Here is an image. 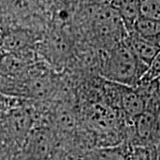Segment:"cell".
Returning a JSON list of instances; mask_svg holds the SVG:
<instances>
[{"mask_svg":"<svg viewBox=\"0 0 160 160\" xmlns=\"http://www.w3.org/2000/svg\"><path fill=\"white\" fill-rule=\"evenodd\" d=\"M147 69L122 41L104 52L100 73L108 82L137 87Z\"/></svg>","mask_w":160,"mask_h":160,"instance_id":"6da1fadb","label":"cell"},{"mask_svg":"<svg viewBox=\"0 0 160 160\" xmlns=\"http://www.w3.org/2000/svg\"><path fill=\"white\" fill-rule=\"evenodd\" d=\"M114 84V83H113ZM117 107L128 122L132 123L147 109L148 101L139 87H129L114 84Z\"/></svg>","mask_w":160,"mask_h":160,"instance_id":"7a4b0ae2","label":"cell"},{"mask_svg":"<svg viewBox=\"0 0 160 160\" xmlns=\"http://www.w3.org/2000/svg\"><path fill=\"white\" fill-rule=\"evenodd\" d=\"M124 42L138 60L147 68H149L160 51V43L158 41L144 38L132 31L127 33Z\"/></svg>","mask_w":160,"mask_h":160,"instance_id":"3957f363","label":"cell"},{"mask_svg":"<svg viewBox=\"0 0 160 160\" xmlns=\"http://www.w3.org/2000/svg\"><path fill=\"white\" fill-rule=\"evenodd\" d=\"M38 6V0H0V17L16 22L32 15Z\"/></svg>","mask_w":160,"mask_h":160,"instance_id":"277c9868","label":"cell"},{"mask_svg":"<svg viewBox=\"0 0 160 160\" xmlns=\"http://www.w3.org/2000/svg\"><path fill=\"white\" fill-rule=\"evenodd\" d=\"M142 0H112L109 6L121 18L127 33L138 18L140 17V6Z\"/></svg>","mask_w":160,"mask_h":160,"instance_id":"5b68a950","label":"cell"},{"mask_svg":"<svg viewBox=\"0 0 160 160\" xmlns=\"http://www.w3.org/2000/svg\"><path fill=\"white\" fill-rule=\"evenodd\" d=\"M88 160H130V147L126 143L98 147L88 152Z\"/></svg>","mask_w":160,"mask_h":160,"instance_id":"8992f818","label":"cell"},{"mask_svg":"<svg viewBox=\"0 0 160 160\" xmlns=\"http://www.w3.org/2000/svg\"><path fill=\"white\" fill-rule=\"evenodd\" d=\"M46 52L48 53L49 59L57 62L59 60H64L68 56L69 46L68 41L64 37L58 33H53L49 36L46 41Z\"/></svg>","mask_w":160,"mask_h":160,"instance_id":"52a82bcc","label":"cell"},{"mask_svg":"<svg viewBox=\"0 0 160 160\" xmlns=\"http://www.w3.org/2000/svg\"><path fill=\"white\" fill-rule=\"evenodd\" d=\"M131 31L144 38L155 40L160 43V22H158L140 16L133 24Z\"/></svg>","mask_w":160,"mask_h":160,"instance_id":"ba28073f","label":"cell"},{"mask_svg":"<svg viewBox=\"0 0 160 160\" xmlns=\"http://www.w3.org/2000/svg\"><path fill=\"white\" fill-rule=\"evenodd\" d=\"M0 93L13 96H27L25 86L22 81L6 76L0 71Z\"/></svg>","mask_w":160,"mask_h":160,"instance_id":"9c48e42d","label":"cell"},{"mask_svg":"<svg viewBox=\"0 0 160 160\" xmlns=\"http://www.w3.org/2000/svg\"><path fill=\"white\" fill-rule=\"evenodd\" d=\"M140 16L160 22V0H142Z\"/></svg>","mask_w":160,"mask_h":160,"instance_id":"30bf717a","label":"cell"},{"mask_svg":"<svg viewBox=\"0 0 160 160\" xmlns=\"http://www.w3.org/2000/svg\"><path fill=\"white\" fill-rule=\"evenodd\" d=\"M157 152L158 149L155 147L132 146L130 147V160H157Z\"/></svg>","mask_w":160,"mask_h":160,"instance_id":"8fae6325","label":"cell"},{"mask_svg":"<svg viewBox=\"0 0 160 160\" xmlns=\"http://www.w3.org/2000/svg\"><path fill=\"white\" fill-rule=\"evenodd\" d=\"M160 76V51L157 54V56L154 58L152 62L150 63L149 68L147 69L146 73L143 76L142 79L141 81V84H147L150 83L153 80H155L157 78Z\"/></svg>","mask_w":160,"mask_h":160,"instance_id":"7c38bea8","label":"cell"},{"mask_svg":"<svg viewBox=\"0 0 160 160\" xmlns=\"http://www.w3.org/2000/svg\"><path fill=\"white\" fill-rule=\"evenodd\" d=\"M155 124L157 134V149L160 148V102L155 109Z\"/></svg>","mask_w":160,"mask_h":160,"instance_id":"4fadbf2b","label":"cell"},{"mask_svg":"<svg viewBox=\"0 0 160 160\" xmlns=\"http://www.w3.org/2000/svg\"><path fill=\"white\" fill-rule=\"evenodd\" d=\"M87 1L92 6L102 7V6H109L112 0H87Z\"/></svg>","mask_w":160,"mask_h":160,"instance_id":"5bb4252c","label":"cell"},{"mask_svg":"<svg viewBox=\"0 0 160 160\" xmlns=\"http://www.w3.org/2000/svg\"><path fill=\"white\" fill-rule=\"evenodd\" d=\"M152 84H153V86L155 87L156 92L158 93V95L160 98V76L158 78H157L156 79L152 81Z\"/></svg>","mask_w":160,"mask_h":160,"instance_id":"9a60e30c","label":"cell"},{"mask_svg":"<svg viewBox=\"0 0 160 160\" xmlns=\"http://www.w3.org/2000/svg\"><path fill=\"white\" fill-rule=\"evenodd\" d=\"M58 4H68L71 0H55Z\"/></svg>","mask_w":160,"mask_h":160,"instance_id":"2e32d148","label":"cell"},{"mask_svg":"<svg viewBox=\"0 0 160 160\" xmlns=\"http://www.w3.org/2000/svg\"><path fill=\"white\" fill-rule=\"evenodd\" d=\"M3 34L4 32L0 29V49H1V45H2V38H3Z\"/></svg>","mask_w":160,"mask_h":160,"instance_id":"e0dca14e","label":"cell"},{"mask_svg":"<svg viewBox=\"0 0 160 160\" xmlns=\"http://www.w3.org/2000/svg\"><path fill=\"white\" fill-rule=\"evenodd\" d=\"M157 160H160V148L158 149V152H157Z\"/></svg>","mask_w":160,"mask_h":160,"instance_id":"ac0fdd59","label":"cell"}]
</instances>
